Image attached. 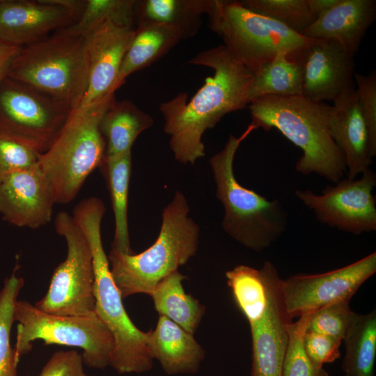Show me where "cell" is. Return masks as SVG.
<instances>
[{
  "label": "cell",
  "instance_id": "27",
  "mask_svg": "<svg viewBox=\"0 0 376 376\" xmlns=\"http://www.w3.org/2000/svg\"><path fill=\"white\" fill-rule=\"evenodd\" d=\"M343 341L342 369L348 376H374L376 358V312L358 314Z\"/></svg>",
  "mask_w": 376,
  "mask_h": 376
},
{
  "label": "cell",
  "instance_id": "6",
  "mask_svg": "<svg viewBox=\"0 0 376 376\" xmlns=\"http://www.w3.org/2000/svg\"><path fill=\"white\" fill-rule=\"evenodd\" d=\"M115 100L113 93L91 105L72 109L52 145L39 155L38 165L56 203L72 202L90 174L102 165L106 146L100 123Z\"/></svg>",
  "mask_w": 376,
  "mask_h": 376
},
{
  "label": "cell",
  "instance_id": "10",
  "mask_svg": "<svg viewBox=\"0 0 376 376\" xmlns=\"http://www.w3.org/2000/svg\"><path fill=\"white\" fill-rule=\"evenodd\" d=\"M56 233L67 244V256L54 269L49 289L35 306L59 315H87L95 313L94 272L89 243L66 212L54 219Z\"/></svg>",
  "mask_w": 376,
  "mask_h": 376
},
{
  "label": "cell",
  "instance_id": "12",
  "mask_svg": "<svg viewBox=\"0 0 376 376\" xmlns=\"http://www.w3.org/2000/svg\"><path fill=\"white\" fill-rule=\"evenodd\" d=\"M375 173L368 169L359 179H341L321 194L297 190L296 196L321 223L359 235L376 230Z\"/></svg>",
  "mask_w": 376,
  "mask_h": 376
},
{
  "label": "cell",
  "instance_id": "26",
  "mask_svg": "<svg viewBox=\"0 0 376 376\" xmlns=\"http://www.w3.org/2000/svg\"><path fill=\"white\" fill-rule=\"evenodd\" d=\"M101 167L107 178L114 217L112 249L119 253L132 254L134 252L130 246L127 219L132 151L116 157H105Z\"/></svg>",
  "mask_w": 376,
  "mask_h": 376
},
{
  "label": "cell",
  "instance_id": "4",
  "mask_svg": "<svg viewBox=\"0 0 376 376\" xmlns=\"http://www.w3.org/2000/svg\"><path fill=\"white\" fill-rule=\"evenodd\" d=\"M189 211L185 196L177 191L163 210L158 237L149 248L138 254L111 249L107 256L110 270L123 299L136 294L150 296L160 281L196 254L200 227Z\"/></svg>",
  "mask_w": 376,
  "mask_h": 376
},
{
  "label": "cell",
  "instance_id": "35",
  "mask_svg": "<svg viewBox=\"0 0 376 376\" xmlns=\"http://www.w3.org/2000/svg\"><path fill=\"white\" fill-rule=\"evenodd\" d=\"M39 155L17 139L0 132V183L13 173L37 165Z\"/></svg>",
  "mask_w": 376,
  "mask_h": 376
},
{
  "label": "cell",
  "instance_id": "29",
  "mask_svg": "<svg viewBox=\"0 0 376 376\" xmlns=\"http://www.w3.org/2000/svg\"><path fill=\"white\" fill-rule=\"evenodd\" d=\"M227 284L240 311L251 324L265 313L267 295L261 269L238 265L226 272Z\"/></svg>",
  "mask_w": 376,
  "mask_h": 376
},
{
  "label": "cell",
  "instance_id": "40",
  "mask_svg": "<svg viewBox=\"0 0 376 376\" xmlns=\"http://www.w3.org/2000/svg\"><path fill=\"white\" fill-rule=\"evenodd\" d=\"M340 0H307L310 10L315 17H318L336 6Z\"/></svg>",
  "mask_w": 376,
  "mask_h": 376
},
{
  "label": "cell",
  "instance_id": "22",
  "mask_svg": "<svg viewBox=\"0 0 376 376\" xmlns=\"http://www.w3.org/2000/svg\"><path fill=\"white\" fill-rule=\"evenodd\" d=\"M185 38L183 33L175 26L137 24L134 36L120 65L115 91L124 84L129 75L149 66Z\"/></svg>",
  "mask_w": 376,
  "mask_h": 376
},
{
  "label": "cell",
  "instance_id": "21",
  "mask_svg": "<svg viewBox=\"0 0 376 376\" xmlns=\"http://www.w3.org/2000/svg\"><path fill=\"white\" fill-rule=\"evenodd\" d=\"M147 346L154 359L169 375L194 374L205 358V350L194 334L159 315L154 329L146 332Z\"/></svg>",
  "mask_w": 376,
  "mask_h": 376
},
{
  "label": "cell",
  "instance_id": "38",
  "mask_svg": "<svg viewBox=\"0 0 376 376\" xmlns=\"http://www.w3.org/2000/svg\"><path fill=\"white\" fill-rule=\"evenodd\" d=\"M39 376H88L84 370L82 354L75 350L54 352Z\"/></svg>",
  "mask_w": 376,
  "mask_h": 376
},
{
  "label": "cell",
  "instance_id": "39",
  "mask_svg": "<svg viewBox=\"0 0 376 376\" xmlns=\"http://www.w3.org/2000/svg\"><path fill=\"white\" fill-rule=\"evenodd\" d=\"M21 48L0 40V81L8 75L10 65Z\"/></svg>",
  "mask_w": 376,
  "mask_h": 376
},
{
  "label": "cell",
  "instance_id": "5",
  "mask_svg": "<svg viewBox=\"0 0 376 376\" xmlns=\"http://www.w3.org/2000/svg\"><path fill=\"white\" fill-rule=\"evenodd\" d=\"M251 124L240 136L230 135L224 148L210 159L216 196L222 203L221 226L236 242L254 251L269 247L285 231L288 213L278 199L269 201L242 186L236 179L233 163L240 143L253 131Z\"/></svg>",
  "mask_w": 376,
  "mask_h": 376
},
{
  "label": "cell",
  "instance_id": "34",
  "mask_svg": "<svg viewBox=\"0 0 376 376\" xmlns=\"http://www.w3.org/2000/svg\"><path fill=\"white\" fill-rule=\"evenodd\" d=\"M350 301L324 306L311 315L306 331L315 332L343 341L358 313L350 307Z\"/></svg>",
  "mask_w": 376,
  "mask_h": 376
},
{
  "label": "cell",
  "instance_id": "9",
  "mask_svg": "<svg viewBox=\"0 0 376 376\" xmlns=\"http://www.w3.org/2000/svg\"><path fill=\"white\" fill-rule=\"evenodd\" d=\"M14 320L17 322L15 352L18 362L32 343L61 345L81 348L84 363L96 369L109 366L113 336L95 313L87 315H59L42 311L25 300H17Z\"/></svg>",
  "mask_w": 376,
  "mask_h": 376
},
{
  "label": "cell",
  "instance_id": "1",
  "mask_svg": "<svg viewBox=\"0 0 376 376\" xmlns=\"http://www.w3.org/2000/svg\"><path fill=\"white\" fill-rule=\"evenodd\" d=\"M189 64L213 70L205 84L188 100L185 92L159 104L169 136V146L178 162L194 165L205 155L202 136L226 114L249 104L254 73L235 59L222 45L198 53Z\"/></svg>",
  "mask_w": 376,
  "mask_h": 376
},
{
  "label": "cell",
  "instance_id": "3",
  "mask_svg": "<svg viewBox=\"0 0 376 376\" xmlns=\"http://www.w3.org/2000/svg\"><path fill=\"white\" fill-rule=\"evenodd\" d=\"M255 129L278 130L299 148L302 156L295 164L297 172L315 173L337 182L347 171L343 154L333 140L328 126L330 106L302 96L267 95L249 103Z\"/></svg>",
  "mask_w": 376,
  "mask_h": 376
},
{
  "label": "cell",
  "instance_id": "11",
  "mask_svg": "<svg viewBox=\"0 0 376 376\" xmlns=\"http://www.w3.org/2000/svg\"><path fill=\"white\" fill-rule=\"evenodd\" d=\"M72 109L8 76L0 81V132L40 154L52 145Z\"/></svg>",
  "mask_w": 376,
  "mask_h": 376
},
{
  "label": "cell",
  "instance_id": "13",
  "mask_svg": "<svg viewBox=\"0 0 376 376\" xmlns=\"http://www.w3.org/2000/svg\"><path fill=\"white\" fill-rule=\"evenodd\" d=\"M376 272V253L341 268L318 274H298L282 279L281 292L288 316L312 313L329 304L350 301Z\"/></svg>",
  "mask_w": 376,
  "mask_h": 376
},
{
  "label": "cell",
  "instance_id": "31",
  "mask_svg": "<svg viewBox=\"0 0 376 376\" xmlns=\"http://www.w3.org/2000/svg\"><path fill=\"white\" fill-rule=\"evenodd\" d=\"M24 284V279L13 272L0 290V376H19L15 349L10 345V331L14 320V308Z\"/></svg>",
  "mask_w": 376,
  "mask_h": 376
},
{
  "label": "cell",
  "instance_id": "37",
  "mask_svg": "<svg viewBox=\"0 0 376 376\" xmlns=\"http://www.w3.org/2000/svg\"><path fill=\"white\" fill-rule=\"evenodd\" d=\"M304 347L308 357L318 368L332 363L340 356L339 347L342 341L332 337L311 331L304 336Z\"/></svg>",
  "mask_w": 376,
  "mask_h": 376
},
{
  "label": "cell",
  "instance_id": "23",
  "mask_svg": "<svg viewBox=\"0 0 376 376\" xmlns=\"http://www.w3.org/2000/svg\"><path fill=\"white\" fill-rule=\"evenodd\" d=\"M153 123L152 116L130 100H115L104 112L100 123L106 146L105 157L132 151L139 135Z\"/></svg>",
  "mask_w": 376,
  "mask_h": 376
},
{
  "label": "cell",
  "instance_id": "41",
  "mask_svg": "<svg viewBox=\"0 0 376 376\" xmlns=\"http://www.w3.org/2000/svg\"><path fill=\"white\" fill-rule=\"evenodd\" d=\"M344 376H348V375H344Z\"/></svg>",
  "mask_w": 376,
  "mask_h": 376
},
{
  "label": "cell",
  "instance_id": "15",
  "mask_svg": "<svg viewBox=\"0 0 376 376\" xmlns=\"http://www.w3.org/2000/svg\"><path fill=\"white\" fill-rule=\"evenodd\" d=\"M290 58L301 69V96L310 101L334 102L355 89L354 56L334 41L314 39Z\"/></svg>",
  "mask_w": 376,
  "mask_h": 376
},
{
  "label": "cell",
  "instance_id": "30",
  "mask_svg": "<svg viewBox=\"0 0 376 376\" xmlns=\"http://www.w3.org/2000/svg\"><path fill=\"white\" fill-rule=\"evenodd\" d=\"M134 0H86L79 19L72 25L56 31L84 37L93 27L107 19L134 26Z\"/></svg>",
  "mask_w": 376,
  "mask_h": 376
},
{
  "label": "cell",
  "instance_id": "16",
  "mask_svg": "<svg viewBox=\"0 0 376 376\" xmlns=\"http://www.w3.org/2000/svg\"><path fill=\"white\" fill-rule=\"evenodd\" d=\"M136 27L107 19L84 36L88 85L79 107L96 103L116 92L120 65L135 34Z\"/></svg>",
  "mask_w": 376,
  "mask_h": 376
},
{
  "label": "cell",
  "instance_id": "18",
  "mask_svg": "<svg viewBox=\"0 0 376 376\" xmlns=\"http://www.w3.org/2000/svg\"><path fill=\"white\" fill-rule=\"evenodd\" d=\"M56 204L38 164L12 173L0 183V214L12 225L32 229L49 224Z\"/></svg>",
  "mask_w": 376,
  "mask_h": 376
},
{
  "label": "cell",
  "instance_id": "20",
  "mask_svg": "<svg viewBox=\"0 0 376 376\" xmlns=\"http://www.w3.org/2000/svg\"><path fill=\"white\" fill-rule=\"evenodd\" d=\"M375 17V0H340L315 19L302 36L334 41L354 56Z\"/></svg>",
  "mask_w": 376,
  "mask_h": 376
},
{
  "label": "cell",
  "instance_id": "19",
  "mask_svg": "<svg viewBox=\"0 0 376 376\" xmlns=\"http://www.w3.org/2000/svg\"><path fill=\"white\" fill-rule=\"evenodd\" d=\"M329 133L344 157L347 178L355 179L372 163L369 133L360 110L356 88L334 101L328 115Z\"/></svg>",
  "mask_w": 376,
  "mask_h": 376
},
{
  "label": "cell",
  "instance_id": "25",
  "mask_svg": "<svg viewBox=\"0 0 376 376\" xmlns=\"http://www.w3.org/2000/svg\"><path fill=\"white\" fill-rule=\"evenodd\" d=\"M186 276L176 270L164 278L155 288L152 297L159 315L164 316L194 334L205 314V308L185 292Z\"/></svg>",
  "mask_w": 376,
  "mask_h": 376
},
{
  "label": "cell",
  "instance_id": "17",
  "mask_svg": "<svg viewBox=\"0 0 376 376\" xmlns=\"http://www.w3.org/2000/svg\"><path fill=\"white\" fill-rule=\"evenodd\" d=\"M267 295L263 316L249 324L252 339L251 376H282L288 342V316L281 292L282 279L275 266L266 261L260 269Z\"/></svg>",
  "mask_w": 376,
  "mask_h": 376
},
{
  "label": "cell",
  "instance_id": "32",
  "mask_svg": "<svg viewBox=\"0 0 376 376\" xmlns=\"http://www.w3.org/2000/svg\"><path fill=\"white\" fill-rule=\"evenodd\" d=\"M242 6L302 35L314 22L307 0H243Z\"/></svg>",
  "mask_w": 376,
  "mask_h": 376
},
{
  "label": "cell",
  "instance_id": "8",
  "mask_svg": "<svg viewBox=\"0 0 376 376\" xmlns=\"http://www.w3.org/2000/svg\"><path fill=\"white\" fill-rule=\"evenodd\" d=\"M208 17L211 29L221 38L223 45L253 73L279 52L292 56L314 40L250 10L240 1L214 0Z\"/></svg>",
  "mask_w": 376,
  "mask_h": 376
},
{
  "label": "cell",
  "instance_id": "2",
  "mask_svg": "<svg viewBox=\"0 0 376 376\" xmlns=\"http://www.w3.org/2000/svg\"><path fill=\"white\" fill-rule=\"evenodd\" d=\"M105 212L103 201L93 196L78 203L72 216L91 247L95 312L113 339L109 366L119 374L143 373L152 368L153 359L148 349L146 332L137 328L129 318L111 273L101 235V224Z\"/></svg>",
  "mask_w": 376,
  "mask_h": 376
},
{
  "label": "cell",
  "instance_id": "14",
  "mask_svg": "<svg viewBox=\"0 0 376 376\" xmlns=\"http://www.w3.org/2000/svg\"><path fill=\"white\" fill-rule=\"evenodd\" d=\"M86 1L0 0V40L24 47L65 29L80 17Z\"/></svg>",
  "mask_w": 376,
  "mask_h": 376
},
{
  "label": "cell",
  "instance_id": "28",
  "mask_svg": "<svg viewBox=\"0 0 376 376\" xmlns=\"http://www.w3.org/2000/svg\"><path fill=\"white\" fill-rule=\"evenodd\" d=\"M301 95V69L287 52H280L254 73L249 98L250 103L254 99L267 95L290 97Z\"/></svg>",
  "mask_w": 376,
  "mask_h": 376
},
{
  "label": "cell",
  "instance_id": "7",
  "mask_svg": "<svg viewBox=\"0 0 376 376\" xmlns=\"http://www.w3.org/2000/svg\"><path fill=\"white\" fill-rule=\"evenodd\" d=\"M8 77L68 104L79 106L88 85L84 37L54 33L22 47Z\"/></svg>",
  "mask_w": 376,
  "mask_h": 376
},
{
  "label": "cell",
  "instance_id": "33",
  "mask_svg": "<svg viewBox=\"0 0 376 376\" xmlns=\"http://www.w3.org/2000/svg\"><path fill=\"white\" fill-rule=\"evenodd\" d=\"M311 315H302L297 321L288 324L282 376H329L325 369L317 367L312 362L304 347V336Z\"/></svg>",
  "mask_w": 376,
  "mask_h": 376
},
{
  "label": "cell",
  "instance_id": "36",
  "mask_svg": "<svg viewBox=\"0 0 376 376\" xmlns=\"http://www.w3.org/2000/svg\"><path fill=\"white\" fill-rule=\"evenodd\" d=\"M358 103L369 133L371 157L376 155V71L368 75L355 73Z\"/></svg>",
  "mask_w": 376,
  "mask_h": 376
},
{
  "label": "cell",
  "instance_id": "24",
  "mask_svg": "<svg viewBox=\"0 0 376 376\" xmlns=\"http://www.w3.org/2000/svg\"><path fill=\"white\" fill-rule=\"evenodd\" d=\"M214 0H141L135 5L137 24L175 26L187 38L198 31L203 13L209 14Z\"/></svg>",
  "mask_w": 376,
  "mask_h": 376
}]
</instances>
